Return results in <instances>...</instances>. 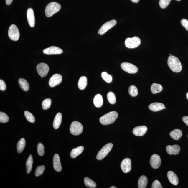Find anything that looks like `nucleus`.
Segmentation results:
<instances>
[{"label": "nucleus", "mask_w": 188, "mask_h": 188, "mask_svg": "<svg viewBox=\"0 0 188 188\" xmlns=\"http://www.w3.org/2000/svg\"><path fill=\"white\" fill-rule=\"evenodd\" d=\"M84 149L83 146H80L72 149L70 153V156L72 158H75L81 154Z\"/></svg>", "instance_id": "obj_25"}, {"label": "nucleus", "mask_w": 188, "mask_h": 188, "mask_svg": "<svg viewBox=\"0 0 188 188\" xmlns=\"http://www.w3.org/2000/svg\"><path fill=\"white\" fill-rule=\"evenodd\" d=\"M186 97H187V100H188V93H187V95H186Z\"/></svg>", "instance_id": "obj_47"}, {"label": "nucleus", "mask_w": 188, "mask_h": 188, "mask_svg": "<svg viewBox=\"0 0 188 188\" xmlns=\"http://www.w3.org/2000/svg\"><path fill=\"white\" fill-rule=\"evenodd\" d=\"M113 146V144L112 143H109L105 145L98 152L96 156L97 160H101L105 158L110 152Z\"/></svg>", "instance_id": "obj_5"}, {"label": "nucleus", "mask_w": 188, "mask_h": 188, "mask_svg": "<svg viewBox=\"0 0 188 188\" xmlns=\"http://www.w3.org/2000/svg\"><path fill=\"white\" fill-rule=\"evenodd\" d=\"M164 109H166V108L165 107H164Z\"/></svg>", "instance_id": "obj_49"}, {"label": "nucleus", "mask_w": 188, "mask_h": 188, "mask_svg": "<svg viewBox=\"0 0 188 188\" xmlns=\"http://www.w3.org/2000/svg\"><path fill=\"white\" fill-rule=\"evenodd\" d=\"M51 103L52 101L50 99H45L42 103V108L44 110H47L49 109L51 106Z\"/></svg>", "instance_id": "obj_35"}, {"label": "nucleus", "mask_w": 188, "mask_h": 188, "mask_svg": "<svg viewBox=\"0 0 188 188\" xmlns=\"http://www.w3.org/2000/svg\"><path fill=\"white\" fill-rule=\"evenodd\" d=\"M27 18L29 24L31 27H34L35 24V17L33 9L29 8L27 11Z\"/></svg>", "instance_id": "obj_15"}, {"label": "nucleus", "mask_w": 188, "mask_h": 188, "mask_svg": "<svg viewBox=\"0 0 188 188\" xmlns=\"http://www.w3.org/2000/svg\"><path fill=\"white\" fill-rule=\"evenodd\" d=\"M121 67L125 72L130 74H135L138 71L137 67L131 63H122L121 65Z\"/></svg>", "instance_id": "obj_9"}, {"label": "nucleus", "mask_w": 188, "mask_h": 188, "mask_svg": "<svg viewBox=\"0 0 188 188\" xmlns=\"http://www.w3.org/2000/svg\"><path fill=\"white\" fill-rule=\"evenodd\" d=\"M107 98L109 102L111 104H114L116 102V95L112 92H109L107 94Z\"/></svg>", "instance_id": "obj_32"}, {"label": "nucleus", "mask_w": 188, "mask_h": 188, "mask_svg": "<svg viewBox=\"0 0 188 188\" xmlns=\"http://www.w3.org/2000/svg\"><path fill=\"white\" fill-rule=\"evenodd\" d=\"M19 86L23 91H27L29 90L30 86L28 82L24 78H21L19 80Z\"/></svg>", "instance_id": "obj_24"}, {"label": "nucleus", "mask_w": 188, "mask_h": 188, "mask_svg": "<svg viewBox=\"0 0 188 188\" xmlns=\"http://www.w3.org/2000/svg\"><path fill=\"white\" fill-rule=\"evenodd\" d=\"M148 179L146 176L143 175L141 176L138 182V187L139 188H146L147 185Z\"/></svg>", "instance_id": "obj_26"}, {"label": "nucleus", "mask_w": 188, "mask_h": 188, "mask_svg": "<svg viewBox=\"0 0 188 188\" xmlns=\"http://www.w3.org/2000/svg\"><path fill=\"white\" fill-rule=\"evenodd\" d=\"M131 1L133 3H137L140 0H131Z\"/></svg>", "instance_id": "obj_46"}, {"label": "nucleus", "mask_w": 188, "mask_h": 188, "mask_svg": "<svg viewBox=\"0 0 188 188\" xmlns=\"http://www.w3.org/2000/svg\"><path fill=\"white\" fill-rule=\"evenodd\" d=\"M26 141L24 138L20 139L17 143V149L18 153H21L26 146Z\"/></svg>", "instance_id": "obj_28"}, {"label": "nucleus", "mask_w": 188, "mask_h": 188, "mask_svg": "<svg viewBox=\"0 0 188 188\" xmlns=\"http://www.w3.org/2000/svg\"><path fill=\"white\" fill-rule=\"evenodd\" d=\"M6 86L5 82L3 80H0V90L1 91H4L6 89Z\"/></svg>", "instance_id": "obj_43"}, {"label": "nucleus", "mask_w": 188, "mask_h": 188, "mask_svg": "<svg viewBox=\"0 0 188 188\" xmlns=\"http://www.w3.org/2000/svg\"><path fill=\"white\" fill-rule=\"evenodd\" d=\"M182 120L185 123L187 126H188V116H184L182 118Z\"/></svg>", "instance_id": "obj_44"}, {"label": "nucleus", "mask_w": 188, "mask_h": 188, "mask_svg": "<svg viewBox=\"0 0 188 188\" xmlns=\"http://www.w3.org/2000/svg\"><path fill=\"white\" fill-rule=\"evenodd\" d=\"M166 149L168 154L176 155L179 153L181 148L177 145H169L166 147Z\"/></svg>", "instance_id": "obj_16"}, {"label": "nucleus", "mask_w": 188, "mask_h": 188, "mask_svg": "<svg viewBox=\"0 0 188 188\" xmlns=\"http://www.w3.org/2000/svg\"><path fill=\"white\" fill-rule=\"evenodd\" d=\"M152 188H162L163 187L160 182L158 180H155L153 182L152 184Z\"/></svg>", "instance_id": "obj_41"}, {"label": "nucleus", "mask_w": 188, "mask_h": 188, "mask_svg": "<svg viewBox=\"0 0 188 188\" xmlns=\"http://www.w3.org/2000/svg\"><path fill=\"white\" fill-rule=\"evenodd\" d=\"M148 128L146 126H136L133 130V133L136 136H142L146 133Z\"/></svg>", "instance_id": "obj_17"}, {"label": "nucleus", "mask_w": 188, "mask_h": 188, "mask_svg": "<svg viewBox=\"0 0 188 188\" xmlns=\"http://www.w3.org/2000/svg\"><path fill=\"white\" fill-rule=\"evenodd\" d=\"M88 80L85 76H82L80 77L78 82V87L81 90L85 89L87 85Z\"/></svg>", "instance_id": "obj_27"}, {"label": "nucleus", "mask_w": 188, "mask_h": 188, "mask_svg": "<svg viewBox=\"0 0 188 188\" xmlns=\"http://www.w3.org/2000/svg\"><path fill=\"white\" fill-rule=\"evenodd\" d=\"M43 52L46 55H58L62 53L63 51L60 48L55 46H52L44 50Z\"/></svg>", "instance_id": "obj_14"}, {"label": "nucleus", "mask_w": 188, "mask_h": 188, "mask_svg": "<svg viewBox=\"0 0 188 188\" xmlns=\"http://www.w3.org/2000/svg\"><path fill=\"white\" fill-rule=\"evenodd\" d=\"M118 117V113L116 111H112L101 116L99 121L101 124L107 125L114 123Z\"/></svg>", "instance_id": "obj_2"}, {"label": "nucleus", "mask_w": 188, "mask_h": 188, "mask_svg": "<svg viewBox=\"0 0 188 188\" xmlns=\"http://www.w3.org/2000/svg\"><path fill=\"white\" fill-rule=\"evenodd\" d=\"M141 43V39L137 36L126 38L125 41V45L126 47L129 49L135 48L138 47Z\"/></svg>", "instance_id": "obj_4"}, {"label": "nucleus", "mask_w": 188, "mask_h": 188, "mask_svg": "<svg viewBox=\"0 0 188 188\" xmlns=\"http://www.w3.org/2000/svg\"><path fill=\"white\" fill-rule=\"evenodd\" d=\"M170 135L172 139L178 140L181 138L183 135V132L181 130L176 129L170 132Z\"/></svg>", "instance_id": "obj_23"}, {"label": "nucleus", "mask_w": 188, "mask_h": 188, "mask_svg": "<svg viewBox=\"0 0 188 188\" xmlns=\"http://www.w3.org/2000/svg\"><path fill=\"white\" fill-rule=\"evenodd\" d=\"M161 160L160 156L156 154H154L151 156L150 160L151 166L153 168L157 169L160 167Z\"/></svg>", "instance_id": "obj_12"}, {"label": "nucleus", "mask_w": 188, "mask_h": 188, "mask_svg": "<svg viewBox=\"0 0 188 188\" xmlns=\"http://www.w3.org/2000/svg\"><path fill=\"white\" fill-rule=\"evenodd\" d=\"M171 0H160L159 1V5L162 9L166 8L168 6Z\"/></svg>", "instance_id": "obj_40"}, {"label": "nucleus", "mask_w": 188, "mask_h": 188, "mask_svg": "<svg viewBox=\"0 0 188 188\" xmlns=\"http://www.w3.org/2000/svg\"><path fill=\"white\" fill-rule=\"evenodd\" d=\"M9 118L5 113L0 112V122L2 123H6L9 121Z\"/></svg>", "instance_id": "obj_38"}, {"label": "nucleus", "mask_w": 188, "mask_h": 188, "mask_svg": "<svg viewBox=\"0 0 188 188\" xmlns=\"http://www.w3.org/2000/svg\"><path fill=\"white\" fill-rule=\"evenodd\" d=\"M117 24L116 21L112 20L105 23L99 29L98 34L102 35L106 32L107 31L113 27Z\"/></svg>", "instance_id": "obj_8"}, {"label": "nucleus", "mask_w": 188, "mask_h": 188, "mask_svg": "<svg viewBox=\"0 0 188 188\" xmlns=\"http://www.w3.org/2000/svg\"><path fill=\"white\" fill-rule=\"evenodd\" d=\"M53 168L56 171L60 172L62 170V166L60 161V157L58 154L54 155L53 158Z\"/></svg>", "instance_id": "obj_18"}, {"label": "nucleus", "mask_w": 188, "mask_h": 188, "mask_svg": "<svg viewBox=\"0 0 188 188\" xmlns=\"http://www.w3.org/2000/svg\"><path fill=\"white\" fill-rule=\"evenodd\" d=\"M62 76L59 74H55L51 77L49 80V85L51 87H54L60 84L62 81Z\"/></svg>", "instance_id": "obj_11"}, {"label": "nucleus", "mask_w": 188, "mask_h": 188, "mask_svg": "<svg viewBox=\"0 0 188 188\" xmlns=\"http://www.w3.org/2000/svg\"></svg>", "instance_id": "obj_51"}, {"label": "nucleus", "mask_w": 188, "mask_h": 188, "mask_svg": "<svg viewBox=\"0 0 188 188\" xmlns=\"http://www.w3.org/2000/svg\"><path fill=\"white\" fill-rule=\"evenodd\" d=\"M61 5L58 3L53 2L50 3L46 7L45 13L46 16L52 17L54 14L58 12L61 9Z\"/></svg>", "instance_id": "obj_3"}, {"label": "nucleus", "mask_w": 188, "mask_h": 188, "mask_svg": "<svg viewBox=\"0 0 188 188\" xmlns=\"http://www.w3.org/2000/svg\"><path fill=\"white\" fill-rule=\"evenodd\" d=\"M13 0H6V3L7 5H10L12 3Z\"/></svg>", "instance_id": "obj_45"}, {"label": "nucleus", "mask_w": 188, "mask_h": 188, "mask_svg": "<svg viewBox=\"0 0 188 188\" xmlns=\"http://www.w3.org/2000/svg\"><path fill=\"white\" fill-rule=\"evenodd\" d=\"M110 188H117V187H114V186H112V187H110Z\"/></svg>", "instance_id": "obj_48"}, {"label": "nucleus", "mask_w": 188, "mask_h": 188, "mask_svg": "<svg viewBox=\"0 0 188 188\" xmlns=\"http://www.w3.org/2000/svg\"><path fill=\"white\" fill-rule=\"evenodd\" d=\"M177 1H180V0H177Z\"/></svg>", "instance_id": "obj_50"}, {"label": "nucleus", "mask_w": 188, "mask_h": 188, "mask_svg": "<svg viewBox=\"0 0 188 188\" xmlns=\"http://www.w3.org/2000/svg\"><path fill=\"white\" fill-rule=\"evenodd\" d=\"M168 65L172 72H179L182 70V65L179 59L177 57L170 55L168 60Z\"/></svg>", "instance_id": "obj_1"}, {"label": "nucleus", "mask_w": 188, "mask_h": 188, "mask_svg": "<svg viewBox=\"0 0 188 188\" xmlns=\"http://www.w3.org/2000/svg\"><path fill=\"white\" fill-rule=\"evenodd\" d=\"M84 184L88 187L95 188L96 187V183L89 177H86L84 179Z\"/></svg>", "instance_id": "obj_31"}, {"label": "nucleus", "mask_w": 188, "mask_h": 188, "mask_svg": "<svg viewBox=\"0 0 188 188\" xmlns=\"http://www.w3.org/2000/svg\"><path fill=\"white\" fill-rule=\"evenodd\" d=\"M167 177L169 181L172 184L174 185H177L179 182V180L177 176L172 171H168L167 174Z\"/></svg>", "instance_id": "obj_20"}, {"label": "nucleus", "mask_w": 188, "mask_h": 188, "mask_svg": "<svg viewBox=\"0 0 188 188\" xmlns=\"http://www.w3.org/2000/svg\"><path fill=\"white\" fill-rule=\"evenodd\" d=\"M37 153L40 156H42L45 153V147L41 143H39L37 145Z\"/></svg>", "instance_id": "obj_37"}, {"label": "nucleus", "mask_w": 188, "mask_h": 188, "mask_svg": "<svg viewBox=\"0 0 188 188\" xmlns=\"http://www.w3.org/2000/svg\"><path fill=\"white\" fill-rule=\"evenodd\" d=\"M36 70L38 74L43 77L47 76L48 73L49 67L47 64L44 63H41L37 65Z\"/></svg>", "instance_id": "obj_10"}, {"label": "nucleus", "mask_w": 188, "mask_h": 188, "mask_svg": "<svg viewBox=\"0 0 188 188\" xmlns=\"http://www.w3.org/2000/svg\"><path fill=\"white\" fill-rule=\"evenodd\" d=\"M181 23L186 30L188 31V21L187 19H183L181 21Z\"/></svg>", "instance_id": "obj_42"}, {"label": "nucleus", "mask_w": 188, "mask_h": 188, "mask_svg": "<svg viewBox=\"0 0 188 188\" xmlns=\"http://www.w3.org/2000/svg\"><path fill=\"white\" fill-rule=\"evenodd\" d=\"M103 103L102 96L98 94L96 95L93 99V103L96 107L100 108L102 106Z\"/></svg>", "instance_id": "obj_22"}, {"label": "nucleus", "mask_w": 188, "mask_h": 188, "mask_svg": "<svg viewBox=\"0 0 188 188\" xmlns=\"http://www.w3.org/2000/svg\"><path fill=\"white\" fill-rule=\"evenodd\" d=\"M33 163V158H32V155L30 154L27 160L26 163L27 172L28 174H29L30 172L31 171Z\"/></svg>", "instance_id": "obj_30"}, {"label": "nucleus", "mask_w": 188, "mask_h": 188, "mask_svg": "<svg viewBox=\"0 0 188 188\" xmlns=\"http://www.w3.org/2000/svg\"><path fill=\"white\" fill-rule=\"evenodd\" d=\"M62 116L60 113H57L54 120L53 126L55 129H57L60 127L62 122Z\"/></svg>", "instance_id": "obj_21"}, {"label": "nucleus", "mask_w": 188, "mask_h": 188, "mask_svg": "<svg viewBox=\"0 0 188 188\" xmlns=\"http://www.w3.org/2000/svg\"><path fill=\"white\" fill-rule=\"evenodd\" d=\"M121 169L125 173L129 172L131 169V161L129 158H126L122 161L121 164Z\"/></svg>", "instance_id": "obj_13"}, {"label": "nucleus", "mask_w": 188, "mask_h": 188, "mask_svg": "<svg viewBox=\"0 0 188 188\" xmlns=\"http://www.w3.org/2000/svg\"><path fill=\"white\" fill-rule=\"evenodd\" d=\"M45 166H40L37 167L35 172V175L36 177H38L42 175L43 174L45 170Z\"/></svg>", "instance_id": "obj_36"}, {"label": "nucleus", "mask_w": 188, "mask_h": 188, "mask_svg": "<svg viewBox=\"0 0 188 188\" xmlns=\"http://www.w3.org/2000/svg\"><path fill=\"white\" fill-rule=\"evenodd\" d=\"M129 95L132 97L137 96L138 95V90L135 86H130L128 90Z\"/></svg>", "instance_id": "obj_33"}, {"label": "nucleus", "mask_w": 188, "mask_h": 188, "mask_svg": "<svg viewBox=\"0 0 188 188\" xmlns=\"http://www.w3.org/2000/svg\"><path fill=\"white\" fill-rule=\"evenodd\" d=\"M24 116L27 120L29 122L33 123L35 121V118L33 115L32 113L28 112V111H25L24 112Z\"/></svg>", "instance_id": "obj_34"}, {"label": "nucleus", "mask_w": 188, "mask_h": 188, "mask_svg": "<svg viewBox=\"0 0 188 188\" xmlns=\"http://www.w3.org/2000/svg\"><path fill=\"white\" fill-rule=\"evenodd\" d=\"M162 90L163 87L161 85L155 83H153L151 88V93L153 94L160 93L162 91Z\"/></svg>", "instance_id": "obj_29"}, {"label": "nucleus", "mask_w": 188, "mask_h": 188, "mask_svg": "<svg viewBox=\"0 0 188 188\" xmlns=\"http://www.w3.org/2000/svg\"><path fill=\"white\" fill-rule=\"evenodd\" d=\"M102 77L107 83H109L112 82V76L107 73L106 72H103L101 73Z\"/></svg>", "instance_id": "obj_39"}, {"label": "nucleus", "mask_w": 188, "mask_h": 188, "mask_svg": "<svg viewBox=\"0 0 188 188\" xmlns=\"http://www.w3.org/2000/svg\"><path fill=\"white\" fill-rule=\"evenodd\" d=\"M70 131L72 135H79L83 132V126L79 122L75 121L72 122L70 126Z\"/></svg>", "instance_id": "obj_6"}, {"label": "nucleus", "mask_w": 188, "mask_h": 188, "mask_svg": "<svg viewBox=\"0 0 188 188\" xmlns=\"http://www.w3.org/2000/svg\"><path fill=\"white\" fill-rule=\"evenodd\" d=\"M9 38L13 41H17L20 38V32L18 27L15 24H12L9 27L8 31Z\"/></svg>", "instance_id": "obj_7"}, {"label": "nucleus", "mask_w": 188, "mask_h": 188, "mask_svg": "<svg viewBox=\"0 0 188 188\" xmlns=\"http://www.w3.org/2000/svg\"><path fill=\"white\" fill-rule=\"evenodd\" d=\"M165 105L162 103H154L149 105V108L153 112H156L162 110L164 109Z\"/></svg>", "instance_id": "obj_19"}]
</instances>
